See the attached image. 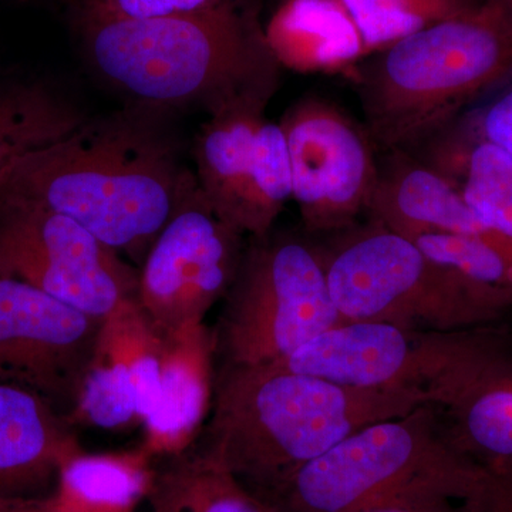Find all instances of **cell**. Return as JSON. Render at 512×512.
Returning a JSON list of instances; mask_svg holds the SVG:
<instances>
[{"mask_svg": "<svg viewBox=\"0 0 512 512\" xmlns=\"http://www.w3.org/2000/svg\"><path fill=\"white\" fill-rule=\"evenodd\" d=\"M72 420L25 387L0 383V500L42 503L82 453Z\"/></svg>", "mask_w": 512, "mask_h": 512, "instance_id": "14", "label": "cell"}, {"mask_svg": "<svg viewBox=\"0 0 512 512\" xmlns=\"http://www.w3.org/2000/svg\"><path fill=\"white\" fill-rule=\"evenodd\" d=\"M42 503L0 500V512H43Z\"/></svg>", "mask_w": 512, "mask_h": 512, "instance_id": "31", "label": "cell"}, {"mask_svg": "<svg viewBox=\"0 0 512 512\" xmlns=\"http://www.w3.org/2000/svg\"><path fill=\"white\" fill-rule=\"evenodd\" d=\"M335 235L318 249L343 323L460 330L505 322L466 279L376 221Z\"/></svg>", "mask_w": 512, "mask_h": 512, "instance_id": "6", "label": "cell"}, {"mask_svg": "<svg viewBox=\"0 0 512 512\" xmlns=\"http://www.w3.org/2000/svg\"><path fill=\"white\" fill-rule=\"evenodd\" d=\"M120 429L138 420L136 390L123 340L107 320L99 356L84 379L74 421Z\"/></svg>", "mask_w": 512, "mask_h": 512, "instance_id": "25", "label": "cell"}, {"mask_svg": "<svg viewBox=\"0 0 512 512\" xmlns=\"http://www.w3.org/2000/svg\"><path fill=\"white\" fill-rule=\"evenodd\" d=\"M468 512H512V467L485 470L463 500Z\"/></svg>", "mask_w": 512, "mask_h": 512, "instance_id": "29", "label": "cell"}, {"mask_svg": "<svg viewBox=\"0 0 512 512\" xmlns=\"http://www.w3.org/2000/svg\"><path fill=\"white\" fill-rule=\"evenodd\" d=\"M111 15L126 19H156L211 8L220 0H96Z\"/></svg>", "mask_w": 512, "mask_h": 512, "instance_id": "28", "label": "cell"}, {"mask_svg": "<svg viewBox=\"0 0 512 512\" xmlns=\"http://www.w3.org/2000/svg\"><path fill=\"white\" fill-rule=\"evenodd\" d=\"M244 238L200 190L175 212L138 271V312L157 338L180 339L205 326L238 274Z\"/></svg>", "mask_w": 512, "mask_h": 512, "instance_id": "10", "label": "cell"}, {"mask_svg": "<svg viewBox=\"0 0 512 512\" xmlns=\"http://www.w3.org/2000/svg\"><path fill=\"white\" fill-rule=\"evenodd\" d=\"M84 123L83 114L46 84H0V180L20 158L63 140Z\"/></svg>", "mask_w": 512, "mask_h": 512, "instance_id": "21", "label": "cell"}, {"mask_svg": "<svg viewBox=\"0 0 512 512\" xmlns=\"http://www.w3.org/2000/svg\"><path fill=\"white\" fill-rule=\"evenodd\" d=\"M271 97L254 93L222 104L208 113L195 138L198 190L215 215L232 227L256 133Z\"/></svg>", "mask_w": 512, "mask_h": 512, "instance_id": "17", "label": "cell"}, {"mask_svg": "<svg viewBox=\"0 0 512 512\" xmlns=\"http://www.w3.org/2000/svg\"><path fill=\"white\" fill-rule=\"evenodd\" d=\"M153 481L150 457L134 454H76L60 470L55 493L43 512H133Z\"/></svg>", "mask_w": 512, "mask_h": 512, "instance_id": "19", "label": "cell"}, {"mask_svg": "<svg viewBox=\"0 0 512 512\" xmlns=\"http://www.w3.org/2000/svg\"><path fill=\"white\" fill-rule=\"evenodd\" d=\"M163 340L161 393L154 416L144 424L148 457L178 453L190 446L210 412L211 330L202 326L184 338Z\"/></svg>", "mask_w": 512, "mask_h": 512, "instance_id": "16", "label": "cell"}, {"mask_svg": "<svg viewBox=\"0 0 512 512\" xmlns=\"http://www.w3.org/2000/svg\"><path fill=\"white\" fill-rule=\"evenodd\" d=\"M430 403L414 390L355 389L275 365L218 366L210 412L190 446L252 491L369 424Z\"/></svg>", "mask_w": 512, "mask_h": 512, "instance_id": "2", "label": "cell"}, {"mask_svg": "<svg viewBox=\"0 0 512 512\" xmlns=\"http://www.w3.org/2000/svg\"><path fill=\"white\" fill-rule=\"evenodd\" d=\"M0 274L109 320L137 305L138 271L82 225L0 191Z\"/></svg>", "mask_w": 512, "mask_h": 512, "instance_id": "9", "label": "cell"}, {"mask_svg": "<svg viewBox=\"0 0 512 512\" xmlns=\"http://www.w3.org/2000/svg\"><path fill=\"white\" fill-rule=\"evenodd\" d=\"M370 140L400 151L512 83V0H487L370 56L356 74Z\"/></svg>", "mask_w": 512, "mask_h": 512, "instance_id": "4", "label": "cell"}, {"mask_svg": "<svg viewBox=\"0 0 512 512\" xmlns=\"http://www.w3.org/2000/svg\"><path fill=\"white\" fill-rule=\"evenodd\" d=\"M497 325L421 330L339 323L275 366L355 389L414 390L429 394L441 407Z\"/></svg>", "mask_w": 512, "mask_h": 512, "instance_id": "8", "label": "cell"}, {"mask_svg": "<svg viewBox=\"0 0 512 512\" xmlns=\"http://www.w3.org/2000/svg\"><path fill=\"white\" fill-rule=\"evenodd\" d=\"M366 57L466 8L464 0H339Z\"/></svg>", "mask_w": 512, "mask_h": 512, "instance_id": "26", "label": "cell"}, {"mask_svg": "<svg viewBox=\"0 0 512 512\" xmlns=\"http://www.w3.org/2000/svg\"><path fill=\"white\" fill-rule=\"evenodd\" d=\"M433 261L457 272L504 319L512 315V239L483 234H427L410 239Z\"/></svg>", "mask_w": 512, "mask_h": 512, "instance_id": "23", "label": "cell"}, {"mask_svg": "<svg viewBox=\"0 0 512 512\" xmlns=\"http://www.w3.org/2000/svg\"><path fill=\"white\" fill-rule=\"evenodd\" d=\"M483 471L453 447L430 403L369 424L249 493L266 512H372L424 498L463 501Z\"/></svg>", "mask_w": 512, "mask_h": 512, "instance_id": "5", "label": "cell"}, {"mask_svg": "<svg viewBox=\"0 0 512 512\" xmlns=\"http://www.w3.org/2000/svg\"><path fill=\"white\" fill-rule=\"evenodd\" d=\"M157 458L151 512H266L237 477L191 446Z\"/></svg>", "mask_w": 512, "mask_h": 512, "instance_id": "20", "label": "cell"}, {"mask_svg": "<svg viewBox=\"0 0 512 512\" xmlns=\"http://www.w3.org/2000/svg\"><path fill=\"white\" fill-rule=\"evenodd\" d=\"M211 330L218 366H266L335 328L319 249L293 237L252 239Z\"/></svg>", "mask_w": 512, "mask_h": 512, "instance_id": "7", "label": "cell"}, {"mask_svg": "<svg viewBox=\"0 0 512 512\" xmlns=\"http://www.w3.org/2000/svg\"><path fill=\"white\" fill-rule=\"evenodd\" d=\"M106 322L0 274V383L40 394L73 423Z\"/></svg>", "mask_w": 512, "mask_h": 512, "instance_id": "11", "label": "cell"}, {"mask_svg": "<svg viewBox=\"0 0 512 512\" xmlns=\"http://www.w3.org/2000/svg\"><path fill=\"white\" fill-rule=\"evenodd\" d=\"M2 181H3V178H2V180H0V185H2Z\"/></svg>", "mask_w": 512, "mask_h": 512, "instance_id": "32", "label": "cell"}, {"mask_svg": "<svg viewBox=\"0 0 512 512\" xmlns=\"http://www.w3.org/2000/svg\"><path fill=\"white\" fill-rule=\"evenodd\" d=\"M434 170L457 185L464 201L488 228L512 239V158L461 130Z\"/></svg>", "mask_w": 512, "mask_h": 512, "instance_id": "22", "label": "cell"}, {"mask_svg": "<svg viewBox=\"0 0 512 512\" xmlns=\"http://www.w3.org/2000/svg\"><path fill=\"white\" fill-rule=\"evenodd\" d=\"M468 136L493 144L512 158V83L474 113L463 128Z\"/></svg>", "mask_w": 512, "mask_h": 512, "instance_id": "27", "label": "cell"}, {"mask_svg": "<svg viewBox=\"0 0 512 512\" xmlns=\"http://www.w3.org/2000/svg\"><path fill=\"white\" fill-rule=\"evenodd\" d=\"M372 512H468L463 501L450 498H424L410 503L390 505Z\"/></svg>", "mask_w": 512, "mask_h": 512, "instance_id": "30", "label": "cell"}, {"mask_svg": "<svg viewBox=\"0 0 512 512\" xmlns=\"http://www.w3.org/2000/svg\"><path fill=\"white\" fill-rule=\"evenodd\" d=\"M367 211L394 234H483L493 231L468 207L457 185L416 161L399 156L379 170Z\"/></svg>", "mask_w": 512, "mask_h": 512, "instance_id": "15", "label": "cell"}, {"mask_svg": "<svg viewBox=\"0 0 512 512\" xmlns=\"http://www.w3.org/2000/svg\"><path fill=\"white\" fill-rule=\"evenodd\" d=\"M291 158L293 200L311 234L355 227L369 208L379 168L370 137L346 114L319 99L288 110L281 123Z\"/></svg>", "mask_w": 512, "mask_h": 512, "instance_id": "12", "label": "cell"}, {"mask_svg": "<svg viewBox=\"0 0 512 512\" xmlns=\"http://www.w3.org/2000/svg\"><path fill=\"white\" fill-rule=\"evenodd\" d=\"M82 36L94 70L147 106L210 113L247 94L274 96L278 84L265 30L237 0L156 19L120 18L90 0Z\"/></svg>", "mask_w": 512, "mask_h": 512, "instance_id": "3", "label": "cell"}, {"mask_svg": "<svg viewBox=\"0 0 512 512\" xmlns=\"http://www.w3.org/2000/svg\"><path fill=\"white\" fill-rule=\"evenodd\" d=\"M0 191L69 217L141 265L198 184L170 137L134 114H120L86 121L63 140L20 158Z\"/></svg>", "mask_w": 512, "mask_h": 512, "instance_id": "1", "label": "cell"}, {"mask_svg": "<svg viewBox=\"0 0 512 512\" xmlns=\"http://www.w3.org/2000/svg\"><path fill=\"white\" fill-rule=\"evenodd\" d=\"M289 200H293V180L285 133L281 124L265 119L239 192L234 227L245 237H268Z\"/></svg>", "mask_w": 512, "mask_h": 512, "instance_id": "24", "label": "cell"}, {"mask_svg": "<svg viewBox=\"0 0 512 512\" xmlns=\"http://www.w3.org/2000/svg\"><path fill=\"white\" fill-rule=\"evenodd\" d=\"M265 35L278 63L296 72H340L366 57L339 0H286Z\"/></svg>", "mask_w": 512, "mask_h": 512, "instance_id": "18", "label": "cell"}, {"mask_svg": "<svg viewBox=\"0 0 512 512\" xmlns=\"http://www.w3.org/2000/svg\"><path fill=\"white\" fill-rule=\"evenodd\" d=\"M448 440L485 470L512 467V328L503 322L439 407Z\"/></svg>", "mask_w": 512, "mask_h": 512, "instance_id": "13", "label": "cell"}]
</instances>
